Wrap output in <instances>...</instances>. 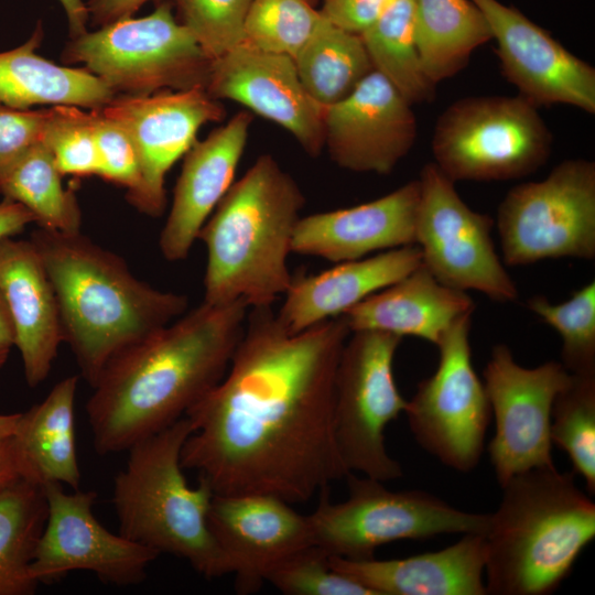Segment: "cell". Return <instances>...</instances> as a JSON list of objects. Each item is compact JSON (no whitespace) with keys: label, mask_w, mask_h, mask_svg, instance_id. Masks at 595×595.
I'll list each match as a JSON object with an SVG mask.
<instances>
[{"label":"cell","mask_w":595,"mask_h":595,"mask_svg":"<svg viewBox=\"0 0 595 595\" xmlns=\"http://www.w3.org/2000/svg\"><path fill=\"white\" fill-rule=\"evenodd\" d=\"M329 562L371 595H487L485 534L466 533L445 549L403 559L329 555Z\"/></svg>","instance_id":"cell-24"},{"label":"cell","mask_w":595,"mask_h":595,"mask_svg":"<svg viewBox=\"0 0 595 595\" xmlns=\"http://www.w3.org/2000/svg\"><path fill=\"white\" fill-rule=\"evenodd\" d=\"M392 0H323L320 10L333 25L360 34L369 28Z\"/></svg>","instance_id":"cell-42"},{"label":"cell","mask_w":595,"mask_h":595,"mask_svg":"<svg viewBox=\"0 0 595 595\" xmlns=\"http://www.w3.org/2000/svg\"><path fill=\"white\" fill-rule=\"evenodd\" d=\"M348 497L332 502L327 488L307 516L313 544L329 555L349 560L375 558V551L399 540H421L444 533L488 531L490 513L457 509L423 490H390L367 476H346Z\"/></svg>","instance_id":"cell-8"},{"label":"cell","mask_w":595,"mask_h":595,"mask_svg":"<svg viewBox=\"0 0 595 595\" xmlns=\"http://www.w3.org/2000/svg\"><path fill=\"white\" fill-rule=\"evenodd\" d=\"M248 311L203 301L115 355L86 403L95 451L127 452L183 418L225 376Z\"/></svg>","instance_id":"cell-2"},{"label":"cell","mask_w":595,"mask_h":595,"mask_svg":"<svg viewBox=\"0 0 595 595\" xmlns=\"http://www.w3.org/2000/svg\"><path fill=\"white\" fill-rule=\"evenodd\" d=\"M401 340L380 331L350 332L335 376L334 428L343 463L349 473L381 482L402 476L385 437L388 424L408 404L392 370Z\"/></svg>","instance_id":"cell-11"},{"label":"cell","mask_w":595,"mask_h":595,"mask_svg":"<svg viewBox=\"0 0 595 595\" xmlns=\"http://www.w3.org/2000/svg\"><path fill=\"white\" fill-rule=\"evenodd\" d=\"M207 521L241 594L258 591L278 563L313 544L307 516L272 495L214 494Z\"/></svg>","instance_id":"cell-20"},{"label":"cell","mask_w":595,"mask_h":595,"mask_svg":"<svg viewBox=\"0 0 595 595\" xmlns=\"http://www.w3.org/2000/svg\"><path fill=\"white\" fill-rule=\"evenodd\" d=\"M414 34L426 76L435 85L463 69L472 53L493 39L472 0H414Z\"/></svg>","instance_id":"cell-29"},{"label":"cell","mask_w":595,"mask_h":595,"mask_svg":"<svg viewBox=\"0 0 595 595\" xmlns=\"http://www.w3.org/2000/svg\"><path fill=\"white\" fill-rule=\"evenodd\" d=\"M475 303L465 291L441 283L423 264L371 294L343 316L350 329L413 336L435 346Z\"/></svg>","instance_id":"cell-26"},{"label":"cell","mask_w":595,"mask_h":595,"mask_svg":"<svg viewBox=\"0 0 595 595\" xmlns=\"http://www.w3.org/2000/svg\"><path fill=\"white\" fill-rule=\"evenodd\" d=\"M419 180L374 201L299 219L292 252L334 263L415 245Z\"/></svg>","instance_id":"cell-21"},{"label":"cell","mask_w":595,"mask_h":595,"mask_svg":"<svg viewBox=\"0 0 595 595\" xmlns=\"http://www.w3.org/2000/svg\"><path fill=\"white\" fill-rule=\"evenodd\" d=\"M62 176L48 149L39 142L0 174V193L28 208L40 228L78 232L80 209L73 191L63 187Z\"/></svg>","instance_id":"cell-33"},{"label":"cell","mask_w":595,"mask_h":595,"mask_svg":"<svg viewBox=\"0 0 595 595\" xmlns=\"http://www.w3.org/2000/svg\"><path fill=\"white\" fill-rule=\"evenodd\" d=\"M505 266L595 258V163L571 159L538 182L513 186L497 212Z\"/></svg>","instance_id":"cell-10"},{"label":"cell","mask_w":595,"mask_h":595,"mask_svg":"<svg viewBox=\"0 0 595 595\" xmlns=\"http://www.w3.org/2000/svg\"><path fill=\"white\" fill-rule=\"evenodd\" d=\"M418 180L415 245L422 264L447 286L500 303L516 301L518 288L491 238L494 219L472 209L434 162L423 166Z\"/></svg>","instance_id":"cell-13"},{"label":"cell","mask_w":595,"mask_h":595,"mask_svg":"<svg viewBox=\"0 0 595 595\" xmlns=\"http://www.w3.org/2000/svg\"><path fill=\"white\" fill-rule=\"evenodd\" d=\"M12 346H14L13 324L4 296L0 290V351H10Z\"/></svg>","instance_id":"cell-47"},{"label":"cell","mask_w":595,"mask_h":595,"mask_svg":"<svg viewBox=\"0 0 595 595\" xmlns=\"http://www.w3.org/2000/svg\"><path fill=\"white\" fill-rule=\"evenodd\" d=\"M486 533V593L547 595L595 537V504L574 473L538 467L504 485Z\"/></svg>","instance_id":"cell-5"},{"label":"cell","mask_w":595,"mask_h":595,"mask_svg":"<svg viewBox=\"0 0 595 595\" xmlns=\"http://www.w3.org/2000/svg\"><path fill=\"white\" fill-rule=\"evenodd\" d=\"M44 31L39 21L22 45L0 53V102L15 109L67 105L98 109L116 94L86 68L57 65L35 53Z\"/></svg>","instance_id":"cell-27"},{"label":"cell","mask_w":595,"mask_h":595,"mask_svg":"<svg viewBox=\"0 0 595 595\" xmlns=\"http://www.w3.org/2000/svg\"><path fill=\"white\" fill-rule=\"evenodd\" d=\"M78 377L58 381L47 396L22 412L13 435L25 478L45 485L57 483L79 488L75 429V400Z\"/></svg>","instance_id":"cell-28"},{"label":"cell","mask_w":595,"mask_h":595,"mask_svg":"<svg viewBox=\"0 0 595 595\" xmlns=\"http://www.w3.org/2000/svg\"><path fill=\"white\" fill-rule=\"evenodd\" d=\"M414 9V0H392L359 34L372 69L410 105L431 101L435 95V84L423 69L415 42Z\"/></svg>","instance_id":"cell-32"},{"label":"cell","mask_w":595,"mask_h":595,"mask_svg":"<svg viewBox=\"0 0 595 595\" xmlns=\"http://www.w3.org/2000/svg\"><path fill=\"white\" fill-rule=\"evenodd\" d=\"M22 413L0 414V439L14 435Z\"/></svg>","instance_id":"cell-48"},{"label":"cell","mask_w":595,"mask_h":595,"mask_svg":"<svg viewBox=\"0 0 595 595\" xmlns=\"http://www.w3.org/2000/svg\"><path fill=\"white\" fill-rule=\"evenodd\" d=\"M251 122L250 112H238L185 153L159 238L167 261L187 258L204 224L235 182Z\"/></svg>","instance_id":"cell-22"},{"label":"cell","mask_w":595,"mask_h":595,"mask_svg":"<svg viewBox=\"0 0 595 595\" xmlns=\"http://www.w3.org/2000/svg\"><path fill=\"white\" fill-rule=\"evenodd\" d=\"M62 62L83 64L116 95H150L206 86L212 60L169 2L73 37Z\"/></svg>","instance_id":"cell-7"},{"label":"cell","mask_w":595,"mask_h":595,"mask_svg":"<svg viewBox=\"0 0 595 595\" xmlns=\"http://www.w3.org/2000/svg\"><path fill=\"white\" fill-rule=\"evenodd\" d=\"M552 444L564 451L574 474L595 494V374H571L551 411Z\"/></svg>","instance_id":"cell-34"},{"label":"cell","mask_w":595,"mask_h":595,"mask_svg":"<svg viewBox=\"0 0 595 595\" xmlns=\"http://www.w3.org/2000/svg\"><path fill=\"white\" fill-rule=\"evenodd\" d=\"M483 375L496 424L488 452L499 485L532 468L554 467L552 404L571 372L554 360L523 367L506 344H497Z\"/></svg>","instance_id":"cell-14"},{"label":"cell","mask_w":595,"mask_h":595,"mask_svg":"<svg viewBox=\"0 0 595 595\" xmlns=\"http://www.w3.org/2000/svg\"><path fill=\"white\" fill-rule=\"evenodd\" d=\"M411 106L371 71L348 96L324 109V147L329 158L351 172L389 174L416 139Z\"/></svg>","instance_id":"cell-19"},{"label":"cell","mask_w":595,"mask_h":595,"mask_svg":"<svg viewBox=\"0 0 595 595\" xmlns=\"http://www.w3.org/2000/svg\"><path fill=\"white\" fill-rule=\"evenodd\" d=\"M191 433L184 415L133 444L113 479L112 504L121 536L214 578L231 574V567L207 521L213 490L202 479L190 486L183 473L181 452Z\"/></svg>","instance_id":"cell-6"},{"label":"cell","mask_w":595,"mask_h":595,"mask_svg":"<svg viewBox=\"0 0 595 595\" xmlns=\"http://www.w3.org/2000/svg\"><path fill=\"white\" fill-rule=\"evenodd\" d=\"M31 223H35L33 214L22 204L9 198L0 203V239L19 234Z\"/></svg>","instance_id":"cell-44"},{"label":"cell","mask_w":595,"mask_h":595,"mask_svg":"<svg viewBox=\"0 0 595 595\" xmlns=\"http://www.w3.org/2000/svg\"><path fill=\"white\" fill-rule=\"evenodd\" d=\"M472 316L458 320L439 342L437 367L418 385L404 411L418 444L462 473L477 466L491 416L484 382L472 364Z\"/></svg>","instance_id":"cell-12"},{"label":"cell","mask_w":595,"mask_h":595,"mask_svg":"<svg viewBox=\"0 0 595 595\" xmlns=\"http://www.w3.org/2000/svg\"><path fill=\"white\" fill-rule=\"evenodd\" d=\"M47 519L44 486L19 478L0 487V595H31L30 566Z\"/></svg>","instance_id":"cell-30"},{"label":"cell","mask_w":595,"mask_h":595,"mask_svg":"<svg viewBox=\"0 0 595 595\" xmlns=\"http://www.w3.org/2000/svg\"><path fill=\"white\" fill-rule=\"evenodd\" d=\"M537 108L519 95L456 100L436 121L434 163L453 182L530 175L548 161L553 140Z\"/></svg>","instance_id":"cell-9"},{"label":"cell","mask_w":595,"mask_h":595,"mask_svg":"<svg viewBox=\"0 0 595 595\" xmlns=\"http://www.w3.org/2000/svg\"><path fill=\"white\" fill-rule=\"evenodd\" d=\"M293 61L304 88L324 108L348 96L374 71L360 35L324 18Z\"/></svg>","instance_id":"cell-31"},{"label":"cell","mask_w":595,"mask_h":595,"mask_svg":"<svg viewBox=\"0 0 595 595\" xmlns=\"http://www.w3.org/2000/svg\"><path fill=\"white\" fill-rule=\"evenodd\" d=\"M19 478H25V474L14 437L0 439V487Z\"/></svg>","instance_id":"cell-45"},{"label":"cell","mask_w":595,"mask_h":595,"mask_svg":"<svg viewBox=\"0 0 595 595\" xmlns=\"http://www.w3.org/2000/svg\"><path fill=\"white\" fill-rule=\"evenodd\" d=\"M160 0H88L89 21L94 25H106L132 17L144 3Z\"/></svg>","instance_id":"cell-43"},{"label":"cell","mask_w":595,"mask_h":595,"mask_svg":"<svg viewBox=\"0 0 595 595\" xmlns=\"http://www.w3.org/2000/svg\"><path fill=\"white\" fill-rule=\"evenodd\" d=\"M48 109H15L0 102V174L42 142Z\"/></svg>","instance_id":"cell-41"},{"label":"cell","mask_w":595,"mask_h":595,"mask_svg":"<svg viewBox=\"0 0 595 595\" xmlns=\"http://www.w3.org/2000/svg\"><path fill=\"white\" fill-rule=\"evenodd\" d=\"M266 582L288 595H371L337 572L329 554L316 544L306 545L278 563Z\"/></svg>","instance_id":"cell-38"},{"label":"cell","mask_w":595,"mask_h":595,"mask_svg":"<svg viewBox=\"0 0 595 595\" xmlns=\"http://www.w3.org/2000/svg\"><path fill=\"white\" fill-rule=\"evenodd\" d=\"M322 18L311 0H252L242 43L293 58Z\"/></svg>","instance_id":"cell-36"},{"label":"cell","mask_w":595,"mask_h":595,"mask_svg":"<svg viewBox=\"0 0 595 595\" xmlns=\"http://www.w3.org/2000/svg\"><path fill=\"white\" fill-rule=\"evenodd\" d=\"M342 315L289 332L272 306L250 307L223 379L185 414L181 463L215 495L303 502L349 474L334 428Z\"/></svg>","instance_id":"cell-1"},{"label":"cell","mask_w":595,"mask_h":595,"mask_svg":"<svg viewBox=\"0 0 595 595\" xmlns=\"http://www.w3.org/2000/svg\"><path fill=\"white\" fill-rule=\"evenodd\" d=\"M98 151V175L133 195L141 182L137 149L128 132L116 121L105 117L99 109H91Z\"/></svg>","instance_id":"cell-40"},{"label":"cell","mask_w":595,"mask_h":595,"mask_svg":"<svg viewBox=\"0 0 595 595\" xmlns=\"http://www.w3.org/2000/svg\"><path fill=\"white\" fill-rule=\"evenodd\" d=\"M182 22L199 46L216 60L244 41L252 0H175Z\"/></svg>","instance_id":"cell-39"},{"label":"cell","mask_w":595,"mask_h":595,"mask_svg":"<svg viewBox=\"0 0 595 595\" xmlns=\"http://www.w3.org/2000/svg\"><path fill=\"white\" fill-rule=\"evenodd\" d=\"M497 43L504 76L536 107L569 105L595 112V68L512 6L472 0Z\"/></svg>","instance_id":"cell-17"},{"label":"cell","mask_w":595,"mask_h":595,"mask_svg":"<svg viewBox=\"0 0 595 595\" xmlns=\"http://www.w3.org/2000/svg\"><path fill=\"white\" fill-rule=\"evenodd\" d=\"M47 519L30 566L40 584L60 581L74 571L94 573L101 582L118 586L142 582L160 553L149 547L110 532L95 517L97 494L63 485H44Z\"/></svg>","instance_id":"cell-15"},{"label":"cell","mask_w":595,"mask_h":595,"mask_svg":"<svg viewBox=\"0 0 595 595\" xmlns=\"http://www.w3.org/2000/svg\"><path fill=\"white\" fill-rule=\"evenodd\" d=\"M529 310L562 339V365L571 374H595V281L575 290L569 300L552 303L536 295Z\"/></svg>","instance_id":"cell-35"},{"label":"cell","mask_w":595,"mask_h":595,"mask_svg":"<svg viewBox=\"0 0 595 595\" xmlns=\"http://www.w3.org/2000/svg\"><path fill=\"white\" fill-rule=\"evenodd\" d=\"M31 241L55 292L64 342L90 387L115 355L187 310L185 294L139 280L121 257L80 231L39 227Z\"/></svg>","instance_id":"cell-3"},{"label":"cell","mask_w":595,"mask_h":595,"mask_svg":"<svg viewBox=\"0 0 595 595\" xmlns=\"http://www.w3.org/2000/svg\"><path fill=\"white\" fill-rule=\"evenodd\" d=\"M42 143L62 175H98L99 161L91 111L77 106L48 108Z\"/></svg>","instance_id":"cell-37"},{"label":"cell","mask_w":595,"mask_h":595,"mask_svg":"<svg viewBox=\"0 0 595 595\" xmlns=\"http://www.w3.org/2000/svg\"><path fill=\"white\" fill-rule=\"evenodd\" d=\"M305 197L270 154L232 183L199 231L206 248L204 302L272 306L293 277L288 259Z\"/></svg>","instance_id":"cell-4"},{"label":"cell","mask_w":595,"mask_h":595,"mask_svg":"<svg viewBox=\"0 0 595 595\" xmlns=\"http://www.w3.org/2000/svg\"><path fill=\"white\" fill-rule=\"evenodd\" d=\"M8 356H9V351H0V369L4 366V364L7 363V359H8Z\"/></svg>","instance_id":"cell-49"},{"label":"cell","mask_w":595,"mask_h":595,"mask_svg":"<svg viewBox=\"0 0 595 595\" xmlns=\"http://www.w3.org/2000/svg\"><path fill=\"white\" fill-rule=\"evenodd\" d=\"M0 290L25 380L35 388L50 375L64 334L53 285L31 240L0 239Z\"/></svg>","instance_id":"cell-23"},{"label":"cell","mask_w":595,"mask_h":595,"mask_svg":"<svg viewBox=\"0 0 595 595\" xmlns=\"http://www.w3.org/2000/svg\"><path fill=\"white\" fill-rule=\"evenodd\" d=\"M98 109L128 132L137 149L141 182L127 199L151 217L161 216L165 209V177L170 169L197 141L202 126L225 116L223 105L204 87L116 95Z\"/></svg>","instance_id":"cell-16"},{"label":"cell","mask_w":595,"mask_h":595,"mask_svg":"<svg viewBox=\"0 0 595 595\" xmlns=\"http://www.w3.org/2000/svg\"><path fill=\"white\" fill-rule=\"evenodd\" d=\"M421 264L420 248L410 245L336 263L317 274L293 277L277 317L289 332L305 331L344 315Z\"/></svg>","instance_id":"cell-25"},{"label":"cell","mask_w":595,"mask_h":595,"mask_svg":"<svg viewBox=\"0 0 595 595\" xmlns=\"http://www.w3.org/2000/svg\"><path fill=\"white\" fill-rule=\"evenodd\" d=\"M64 9L71 39L87 32L89 13L86 2L83 0H58Z\"/></svg>","instance_id":"cell-46"},{"label":"cell","mask_w":595,"mask_h":595,"mask_svg":"<svg viewBox=\"0 0 595 595\" xmlns=\"http://www.w3.org/2000/svg\"><path fill=\"white\" fill-rule=\"evenodd\" d=\"M206 91L275 122L312 156L324 148V107L304 88L292 57L241 43L212 61Z\"/></svg>","instance_id":"cell-18"}]
</instances>
